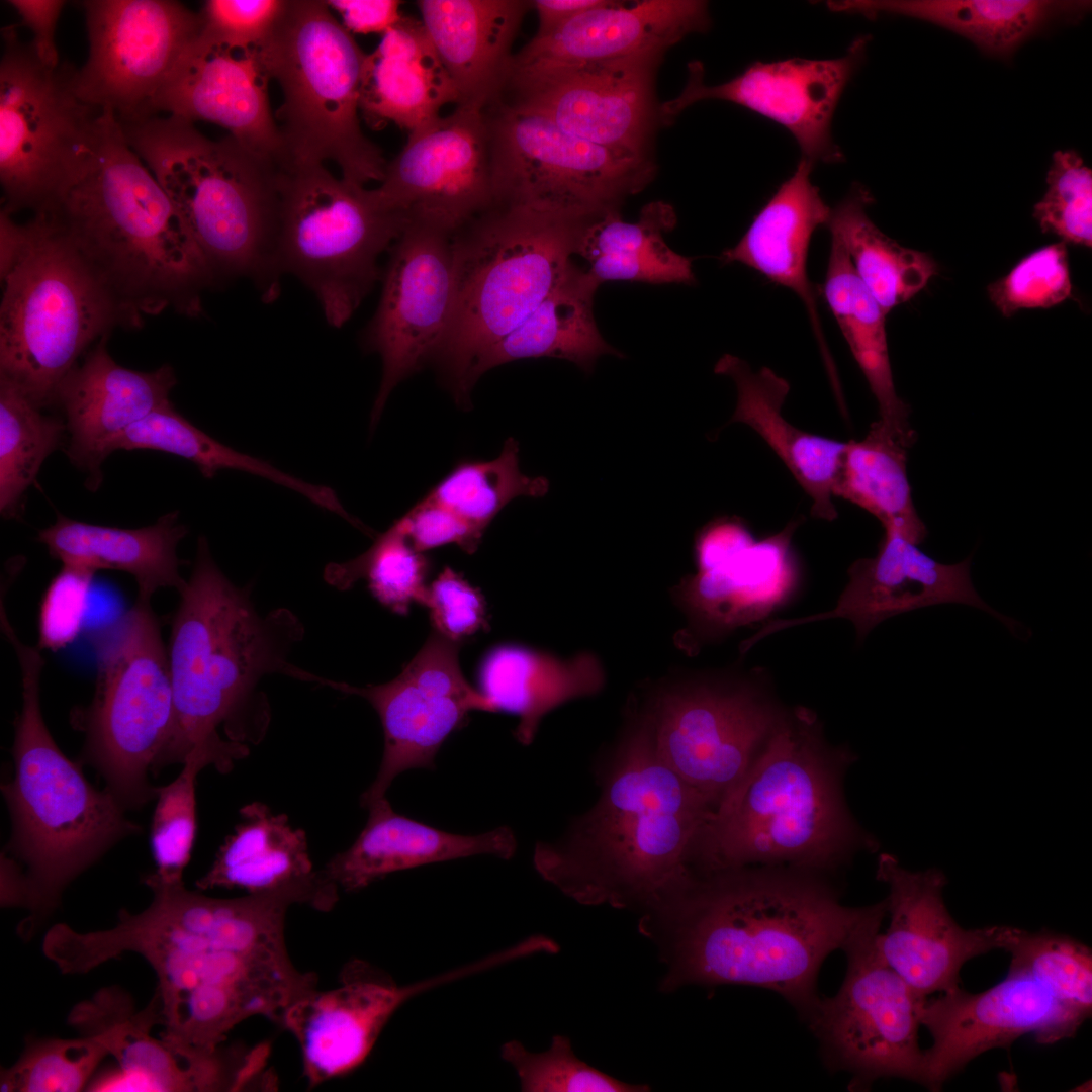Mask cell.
Listing matches in <instances>:
<instances>
[{
    "instance_id": "cell-1",
    "label": "cell",
    "mask_w": 1092,
    "mask_h": 1092,
    "mask_svg": "<svg viewBox=\"0 0 1092 1092\" xmlns=\"http://www.w3.org/2000/svg\"><path fill=\"white\" fill-rule=\"evenodd\" d=\"M144 883L153 894L146 909L120 911L109 929L64 927L58 954L72 975L125 952L145 959L158 979L161 1037L178 1050L215 1053L244 1020L264 1016L281 1024L293 1003L316 990V975L294 966L285 942L289 907L308 905L302 893L219 899L155 873Z\"/></svg>"
},
{
    "instance_id": "cell-2",
    "label": "cell",
    "mask_w": 1092,
    "mask_h": 1092,
    "mask_svg": "<svg viewBox=\"0 0 1092 1092\" xmlns=\"http://www.w3.org/2000/svg\"><path fill=\"white\" fill-rule=\"evenodd\" d=\"M886 914V900L845 906L802 872L741 868L696 876L647 910L639 929L666 965L662 991L757 986L783 996L806 1019L820 999L823 961Z\"/></svg>"
},
{
    "instance_id": "cell-3",
    "label": "cell",
    "mask_w": 1092,
    "mask_h": 1092,
    "mask_svg": "<svg viewBox=\"0 0 1092 1092\" xmlns=\"http://www.w3.org/2000/svg\"><path fill=\"white\" fill-rule=\"evenodd\" d=\"M39 211L66 232L125 326L139 327L167 309L201 313L202 292L216 277L111 112L96 116L63 186Z\"/></svg>"
},
{
    "instance_id": "cell-4",
    "label": "cell",
    "mask_w": 1092,
    "mask_h": 1092,
    "mask_svg": "<svg viewBox=\"0 0 1092 1092\" xmlns=\"http://www.w3.org/2000/svg\"><path fill=\"white\" fill-rule=\"evenodd\" d=\"M713 807L655 752L648 718L628 737L596 806L534 864L583 904L647 910L688 885Z\"/></svg>"
},
{
    "instance_id": "cell-5",
    "label": "cell",
    "mask_w": 1092,
    "mask_h": 1092,
    "mask_svg": "<svg viewBox=\"0 0 1092 1092\" xmlns=\"http://www.w3.org/2000/svg\"><path fill=\"white\" fill-rule=\"evenodd\" d=\"M1 631L13 647L21 676L15 721L14 776L1 790L11 835L1 856V903L30 914L29 938L58 907L65 888L113 845L141 832L106 790H97L51 735L40 708V649L23 643L10 621Z\"/></svg>"
},
{
    "instance_id": "cell-6",
    "label": "cell",
    "mask_w": 1092,
    "mask_h": 1092,
    "mask_svg": "<svg viewBox=\"0 0 1092 1092\" xmlns=\"http://www.w3.org/2000/svg\"><path fill=\"white\" fill-rule=\"evenodd\" d=\"M179 594L168 645L174 719L153 764L155 775L184 763L198 747L239 742L236 718L265 675L318 679L287 660L293 644L302 639L298 618L287 609L261 616L248 592L233 584L216 565L203 536L190 578Z\"/></svg>"
},
{
    "instance_id": "cell-7",
    "label": "cell",
    "mask_w": 1092,
    "mask_h": 1092,
    "mask_svg": "<svg viewBox=\"0 0 1092 1092\" xmlns=\"http://www.w3.org/2000/svg\"><path fill=\"white\" fill-rule=\"evenodd\" d=\"M856 833L823 750L815 716L781 715L750 767L707 820L695 848L705 874L762 863L797 869L834 866Z\"/></svg>"
},
{
    "instance_id": "cell-8",
    "label": "cell",
    "mask_w": 1092,
    "mask_h": 1092,
    "mask_svg": "<svg viewBox=\"0 0 1092 1092\" xmlns=\"http://www.w3.org/2000/svg\"><path fill=\"white\" fill-rule=\"evenodd\" d=\"M587 220L494 204L452 236L454 307L433 362L456 403L469 404L486 352L565 278Z\"/></svg>"
},
{
    "instance_id": "cell-9",
    "label": "cell",
    "mask_w": 1092,
    "mask_h": 1092,
    "mask_svg": "<svg viewBox=\"0 0 1092 1092\" xmlns=\"http://www.w3.org/2000/svg\"><path fill=\"white\" fill-rule=\"evenodd\" d=\"M0 240V377L43 408L85 349L124 318L47 212L25 223L3 215Z\"/></svg>"
},
{
    "instance_id": "cell-10",
    "label": "cell",
    "mask_w": 1092,
    "mask_h": 1092,
    "mask_svg": "<svg viewBox=\"0 0 1092 1092\" xmlns=\"http://www.w3.org/2000/svg\"><path fill=\"white\" fill-rule=\"evenodd\" d=\"M120 125L215 277H249L265 297L276 296L279 163L259 158L230 134L210 140L194 123L171 115Z\"/></svg>"
},
{
    "instance_id": "cell-11",
    "label": "cell",
    "mask_w": 1092,
    "mask_h": 1092,
    "mask_svg": "<svg viewBox=\"0 0 1092 1092\" xmlns=\"http://www.w3.org/2000/svg\"><path fill=\"white\" fill-rule=\"evenodd\" d=\"M260 51L282 92L275 121L283 161H331L349 182L380 183L388 162L363 133L359 118L366 54L326 1L286 0Z\"/></svg>"
},
{
    "instance_id": "cell-12",
    "label": "cell",
    "mask_w": 1092,
    "mask_h": 1092,
    "mask_svg": "<svg viewBox=\"0 0 1092 1092\" xmlns=\"http://www.w3.org/2000/svg\"><path fill=\"white\" fill-rule=\"evenodd\" d=\"M96 682L91 703L71 714L85 736L82 762L96 769L124 809L156 799L149 772L174 719L168 647L151 601L134 605L94 640Z\"/></svg>"
},
{
    "instance_id": "cell-13",
    "label": "cell",
    "mask_w": 1092,
    "mask_h": 1092,
    "mask_svg": "<svg viewBox=\"0 0 1092 1092\" xmlns=\"http://www.w3.org/2000/svg\"><path fill=\"white\" fill-rule=\"evenodd\" d=\"M276 260L316 296L326 320L343 326L380 277L379 257L406 228L371 189L325 164L282 162L276 171Z\"/></svg>"
},
{
    "instance_id": "cell-14",
    "label": "cell",
    "mask_w": 1092,
    "mask_h": 1092,
    "mask_svg": "<svg viewBox=\"0 0 1092 1092\" xmlns=\"http://www.w3.org/2000/svg\"><path fill=\"white\" fill-rule=\"evenodd\" d=\"M494 204L590 219L640 191L653 167L645 155L571 135L529 107L495 101L484 108Z\"/></svg>"
},
{
    "instance_id": "cell-15",
    "label": "cell",
    "mask_w": 1092,
    "mask_h": 1092,
    "mask_svg": "<svg viewBox=\"0 0 1092 1092\" xmlns=\"http://www.w3.org/2000/svg\"><path fill=\"white\" fill-rule=\"evenodd\" d=\"M17 27L2 28L0 61L1 210L11 215L54 199L100 112L77 95L76 68L43 65Z\"/></svg>"
},
{
    "instance_id": "cell-16",
    "label": "cell",
    "mask_w": 1092,
    "mask_h": 1092,
    "mask_svg": "<svg viewBox=\"0 0 1092 1092\" xmlns=\"http://www.w3.org/2000/svg\"><path fill=\"white\" fill-rule=\"evenodd\" d=\"M881 924L867 926L845 945L841 987L832 997H820L805 1019L827 1065L849 1073L858 1089L881 1078L919 1084L922 1078L918 1030L925 998L884 960L878 947Z\"/></svg>"
},
{
    "instance_id": "cell-17",
    "label": "cell",
    "mask_w": 1092,
    "mask_h": 1092,
    "mask_svg": "<svg viewBox=\"0 0 1092 1092\" xmlns=\"http://www.w3.org/2000/svg\"><path fill=\"white\" fill-rule=\"evenodd\" d=\"M82 6L89 53L73 76L77 95L120 124L155 116L160 89L200 33L199 12L173 0H87Z\"/></svg>"
},
{
    "instance_id": "cell-18",
    "label": "cell",
    "mask_w": 1092,
    "mask_h": 1092,
    "mask_svg": "<svg viewBox=\"0 0 1092 1092\" xmlns=\"http://www.w3.org/2000/svg\"><path fill=\"white\" fill-rule=\"evenodd\" d=\"M780 717L751 684L699 679L663 691L648 720L658 757L715 809Z\"/></svg>"
},
{
    "instance_id": "cell-19",
    "label": "cell",
    "mask_w": 1092,
    "mask_h": 1092,
    "mask_svg": "<svg viewBox=\"0 0 1092 1092\" xmlns=\"http://www.w3.org/2000/svg\"><path fill=\"white\" fill-rule=\"evenodd\" d=\"M371 193L406 226L449 236L486 211L494 205V187L484 108L458 104L410 132Z\"/></svg>"
},
{
    "instance_id": "cell-20",
    "label": "cell",
    "mask_w": 1092,
    "mask_h": 1092,
    "mask_svg": "<svg viewBox=\"0 0 1092 1092\" xmlns=\"http://www.w3.org/2000/svg\"><path fill=\"white\" fill-rule=\"evenodd\" d=\"M458 653V642L433 630L415 657L388 682L354 687L327 679L325 686L366 699L382 724L383 756L375 780L361 796L363 807L385 797L399 774L434 769L440 747L467 723L470 712H494L463 676Z\"/></svg>"
},
{
    "instance_id": "cell-21",
    "label": "cell",
    "mask_w": 1092,
    "mask_h": 1092,
    "mask_svg": "<svg viewBox=\"0 0 1092 1092\" xmlns=\"http://www.w3.org/2000/svg\"><path fill=\"white\" fill-rule=\"evenodd\" d=\"M68 1021L82 1035L100 1041L116 1060L118 1080L108 1090L248 1091L262 1088L265 1081L267 1057L258 1044L190 1054L154 1037L152 1029L161 1024L156 994L138 1010L123 990L104 988L77 1004Z\"/></svg>"
},
{
    "instance_id": "cell-22",
    "label": "cell",
    "mask_w": 1092,
    "mask_h": 1092,
    "mask_svg": "<svg viewBox=\"0 0 1092 1092\" xmlns=\"http://www.w3.org/2000/svg\"><path fill=\"white\" fill-rule=\"evenodd\" d=\"M453 307L452 236L406 226L389 249L380 300L365 333L366 347L382 361L372 427L391 391L433 362L446 338Z\"/></svg>"
},
{
    "instance_id": "cell-23",
    "label": "cell",
    "mask_w": 1092,
    "mask_h": 1092,
    "mask_svg": "<svg viewBox=\"0 0 1092 1092\" xmlns=\"http://www.w3.org/2000/svg\"><path fill=\"white\" fill-rule=\"evenodd\" d=\"M920 1025L932 1036L923 1051L921 1085L931 1091L969 1062L995 1048H1009L1025 1034L1041 1044L1074 1036L1086 1020L1021 970L1009 968L1001 982L980 993L959 987L925 998Z\"/></svg>"
},
{
    "instance_id": "cell-24",
    "label": "cell",
    "mask_w": 1092,
    "mask_h": 1092,
    "mask_svg": "<svg viewBox=\"0 0 1092 1092\" xmlns=\"http://www.w3.org/2000/svg\"><path fill=\"white\" fill-rule=\"evenodd\" d=\"M869 40L868 35L858 36L843 56L835 59L755 62L731 80L712 86L704 82L702 64L690 63L686 86L661 106L660 116L671 119L702 100L732 102L787 129L802 158L811 163L840 162L843 154L832 139V118L864 58Z\"/></svg>"
},
{
    "instance_id": "cell-25",
    "label": "cell",
    "mask_w": 1092,
    "mask_h": 1092,
    "mask_svg": "<svg viewBox=\"0 0 1092 1092\" xmlns=\"http://www.w3.org/2000/svg\"><path fill=\"white\" fill-rule=\"evenodd\" d=\"M877 879L888 886L890 924L878 936L888 965L921 997L960 986V971L971 959L1000 949L1003 926L966 929L948 912L938 869L913 872L888 853L879 856Z\"/></svg>"
},
{
    "instance_id": "cell-26",
    "label": "cell",
    "mask_w": 1092,
    "mask_h": 1092,
    "mask_svg": "<svg viewBox=\"0 0 1092 1092\" xmlns=\"http://www.w3.org/2000/svg\"><path fill=\"white\" fill-rule=\"evenodd\" d=\"M476 971L473 964L419 984L398 986L364 961L349 962L338 987L314 990L300 998L286 1010L281 1022L299 1045L308 1087L361 1065L390 1017L411 997Z\"/></svg>"
},
{
    "instance_id": "cell-27",
    "label": "cell",
    "mask_w": 1092,
    "mask_h": 1092,
    "mask_svg": "<svg viewBox=\"0 0 1092 1092\" xmlns=\"http://www.w3.org/2000/svg\"><path fill=\"white\" fill-rule=\"evenodd\" d=\"M709 23L704 1H610L548 34L535 35L513 55L505 85L587 66L660 61L668 48Z\"/></svg>"
},
{
    "instance_id": "cell-28",
    "label": "cell",
    "mask_w": 1092,
    "mask_h": 1092,
    "mask_svg": "<svg viewBox=\"0 0 1092 1092\" xmlns=\"http://www.w3.org/2000/svg\"><path fill=\"white\" fill-rule=\"evenodd\" d=\"M657 63L635 60L553 73L509 85L497 100L538 111L586 142L644 155L654 118Z\"/></svg>"
},
{
    "instance_id": "cell-29",
    "label": "cell",
    "mask_w": 1092,
    "mask_h": 1092,
    "mask_svg": "<svg viewBox=\"0 0 1092 1092\" xmlns=\"http://www.w3.org/2000/svg\"><path fill=\"white\" fill-rule=\"evenodd\" d=\"M269 73L260 49H235L198 36L160 89L154 113L194 123L208 121L261 159L284 160L268 98Z\"/></svg>"
},
{
    "instance_id": "cell-30",
    "label": "cell",
    "mask_w": 1092,
    "mask_h": 1092,
    "mask_svg": "<svg viewBox=\"0 0 1092 1092\" xmlns=\"http://www.w3.org/2000/svg\"><path fill=\"white\" fill-rule=\"evenodd\" d=\"M970 563L971 557L954 564L940 563L898 531L885 529L877 554L860 558L849 567V581L833 609L804 618L774 620L751 636L750 642L755 644L792 626L834 618L851 621L861 641L890 617L945 603L980 608L1013 630L1015 623L978 595L971 580Z\"/></svg>"
},
{
    "instance_id": "cell-31",
    "label": "cell",
    "mask_w": 1092,
    "mask_h": 1092,
    "mask_svg": "<svg viewBox=\"0 0 1092 1092\" xmlns=\"http://www.w3.org/2000/svg\"><path fill=\"white\" fill-rule=\"evenodd\" d=\"M100 339L84 361L63 379L56 393L65 415L69 444L66 453L89 473L92 489L101 482V464L112 442L129 427L169 401L176 384L173 369L142 372L117 364Z\"/></svg>"
},
{
    "instance_id": "cell-32",
    "label": "cell",
    "mask_w": 1092,
    "mask_h": 1092,
    "mask_svg": "<svg viewBox=\"0 0 1092 1092\" xmlns=\"http://www.w3.org/2000/svg\"><path fill=\"white\" fill-rule=\"evenodd\" d=\"M798 525L752 541L715 566L698 570L676 588V599L692 627L713 638L756 622L794 595L799 573L791 550Z\"/></svg>"
},
{
    "instance_id": "cell-33",
    "label": "cell",
    "mask_w": 1092,
    "mask_h": 1092,
    "mask_svg": "<svg viewBox=\"0 0 1092 1092\" xmlns=\"http://www.w3.org/2000/svg\"><path fill=\"white\" fill-rule=\"evenodd\" d=\"M240 815L242 821L196 881L197 888H238L248 894L292 890L306 895L310 907L331 910L340 890L313 869L305 832L260 802L245 805Z\"/></svg>"
},
{
    "instance_id": "cell-34",
    "label": "cell",
    "mask_w": 1092,
    "mask_h": 1092,
    "mask_svg": "<svg viewBox=\"0 0 1092 1092\" xmlns=\"http://www.w3.org/2000/svg\"><path fill=\"white\" fill-rule=\"evenodd\" d=\"M416 3L421 21L458 90V104L485 108L494 102L506 82L514 39L532 2L420 0Z\"/></svg>"
},
{
    "instance_id": "cell-35",
    "label": "cell",
    "mask_w": 1092,
    "mask_h": 1092,
    "mask_svg": "<svg viewBox=\"0 0 1092 1092\" xmlns=\"http://www.w3.org/2000/svg\"><path fill=\"white\" fill-rule=\"evenodd\" d=\"M364 829L322 869L344 892L359 891L394 872L478 854L509 859L516 839L508 827L477 835L449 833L396 813L386 797L368 807Z\"/></svg>"
},
{
    "instance_id": "cell-36",
    "label": "cell",
    "mask_w": 1092,
    "mask_h": 1092,
    "mask_svg": "<svg viewBox=\"0 0 1092 1092\" xmlns=\"http://www.w3.org/2000/svg\"><path fill=\"white\" fill-rule=\"evenodd\" d=\"M459 103V93L421 20L402 18L366 54L360 87V115L380 129L389 123L410 132Z\"/></svg>"
},
{
    "instance_id": "cell-37",
    "label": "cell",
    "mask_w": 1092,
    "mask_h": 1092,
    "mask_svg": "<svg viewBox=\"0 0 1092 1092\" xmlns=\"http://www.w3.org/2000/svg\"><path fill=\"white\" fill-rule=\"evenodd\" d=\"M813 166L804 158L799 161L793 174L756 214L740 241L725 250L721 259L724 263L738 262L751 267L795 292L805 304L829 366L816 293L806 268L812 235L818 226L827 224L831 212L811 181Z\"/></svg>"
},
{
    "instance_id": "cell-38",
    "label": "cell",
    "mask_w": 1092,
    "mask_h": 1092,
    "mask_svg": "<svg viewBox=\"0 0 1092 1092\" xmlns=\"http://www.w3.org/2000/svg\"><path fill=\"white\" fill-rule=\"evenodd\" d=\"M714 371L730 377L736 386L737 402L730 423L748 425L766 442L812 499L814 517L834 520L833 484L846 442L791 425L782 415L790 384L771 369L753 371L746 361L725 354Z\"/></svg>"
},
{
    "instance_id": "cell-39",
    "label": "cell",
    "mask_w": 1092,
    "mask_h": 1092,
    "mask_svg": "<svg viewBox=\"0 0 1092 1092\" xmlns=\"http://www.w3.org/2000/svg\"><path fill=\"white\" fill-rule=\"evenodd\" d=\"M186 534L177 511L138 529L89 524L58 514L53 525L38 532L37 541L62 564L130 574L138 584V597L151 600L160 588L173 587L179 593L185 586L177 546Z\"/></svg>"
},
{
    "instance_id": "cell-40",
    "label": "cell",
    "mask_w": 1092,
    "mask_h": 1092,
    "mask_svg": "<svg viewBox=\"0 0 1092 1092\" xmlns=\"http://www.w3.org/2000/svg\"><path fill=\"white\" fill-rule=\"evenodd\" d=\"M478 684L494 712L519 717L515 737L527 745L545 714L569 700L597 693L604 684V670L590 653L560 659L508 644L486 654L479 667Z\"/></svg>"
},
{
    "instance_id": "cell-41",
    "label": "cell",
    "mask_w": 1092,
    "mask_h": 1092,
    "mask_svg": "<svg viewBox=\"0 0 1092 1092\" xmlns=\"http://www.w3.org/2000/svg\"><path fill=\"white\" fill-rule=\"evenodd\" d=\"M1086 1L1046 0H856L829 1L836 12L866 17L894 14L916 18L953 31L983 52L1007 58L1053 19L1081 15Z\"/></svg>"
},
{
    "instance_id": "cell-42",
    "label": "cell",
    "mask_w": 1092,
    "mask_h": 1092,
    "mask_svg": "<svg viewBox=\"0 0 1092 1092\" xmlns=\"http://www.w3.org/2000/svg\"><path fill=\"white\" fill-rule=\"evenodd\" d=\"M599 286L587 271L573 265L541 304L486 352L477 367V379L491 368L520 359L559 358L592 372L603 355L623 357L597 327L593 307Z\"/></svg>"
},
{
    "instance_id": "cell-43",
    "label": "cell",
    "mask_w": 1092,
    "mask_h": 1092,
    "mask_svg": "<svg viewBox=\"0 0 1092 1092\" xmlns=\"http://www.w3.org/2000/svg\"><path fill=\"white\" fill-rule=\"evenodd\" d=\"M675 222L673 207L663 201L645 205L634 222L621 219L617 210L608 211L586 221L575 254L587 261L586 271L600 284H693V258L677 254L664 240Z\"/></svg>"
},
{
    "instance_id": "cell-44",
    "label": "cell",
    "mask_w": 1092,
    "mask_h": 1092,
    "mask_svg": "<svg viewBox=\"0 0 1092 1092\" xmlns=\"http://www.w3.org/2000/svg\"><path fill=\"white\" fill-rule=\"evenodd\" d=\"M823 295L877 400L879 420L910 448L916 433L909 422V405L895 389L886 313L858 278L844 246L832 236Z\"/></svg>"
},
{
    "instance_id": "cell-45",
    "label": "cell",
    "mask_w": 1092,
    "mask_h": 1092,
    "mask_svg": "<svg viewBox=\"0 0 1092 1092\" xmlns=\"http://www.w3.org/2000/svg\"><path fill=\"white\" fill-rule=\"evenodd\" d=\"M908 449L882 421H875L863 439L846 442L833 495L855 504L875 516L884 529L896 530L919 545L927 529L913 504Z\"/></svg>"
},
{
    "instance_id": "cell-46",
    "label": "cell",
    "mask_w": 1092,
    "mask_h": 1092,
    "mask_svg": "<svg viewBox=\"0 0 1092 1092\" xmlns=\"http://www.w3.org/2000/svg\"><path fill=\"white\" fill-rule=\"evenodd\" d=\"M870 191L858 185L831 209L827 226L844 246L855 273L887 314L910 300L937 273L926 253L905 248L869 217Z\"/></svg>"
},
{
    "instance_id": "cell-47",
    "label": "cell",
    "mask_w": 1092,
    "mask_h": 1092,
    "mask_svg": "<svg viewBox=\"0 0 1092 1092\" xmlns=\"http://www.w3.org/2000/svg\"><path fill=\"white\" fill-rule=\"evenodd\" d=\"M120 449H149L182 457L196 465L206 478L225 469L251 473L300 493L349 523L354 521L330 487L305 482L267 461L225 446L192 425L175 410L170 400L115 439L109 447V454Z\"/></svg>"
},
{
    "instance_id": "cell-48",
    "label": "cell",
    "mask_w": 1092,
    "mask_h": 1092,
    "mask_svg": "<svg viewBox=\"0 0 1092 1092\" xmlns=\"http://www.w3.org/2000/svg\"><path fill=\"white\" fill-rule=\"evenodd\" d=\"M41 410L0 377V512L5 519L19 515L23 494L67 431L64 420Z\"/></svg>"
},
{
    "instance_id": "cell-49",
    "label": "cell",
    "mask_w": 1092,
    "mask_h": 1092,
    "mask_svg": "<svg viewBox=\"0 0 1092 1092\" xmlns=\"http://www.w3.org/2000/svg\"><path fill=\"white\" fill-rule=\"evenodd\" d=\"M548 489L545 477L520 471L519 444L509 438L496 458L459 462L427 495L484 532L512 499L541 497Z\"/></svg>"
},
{
    "instance_id": "cell-50",
    "label": "cell",
    "mask_w": 1092,
    "mask_h": 1092,
    "mask_svg": "<svg viewBox=\"0 0 1092 1092\" xmlns=\"http://www.w3.org/2000/svg\"><path fill=\"white\" fill-rule=\"evenodd\" d=\"M243 758L237 748L201 746L194 749L179 776L170 784L158 787L151 827V846L156 861L155 874L167 882L183 881L196 833L195 781L199 771L214 765L219 771L232 769Z\"/></svg>"
},
{
    "instance_id": "cell-51",
    "label": "cell",
    "mask_w": 1092,
    "mask_h": 1092,
    "mask_svg": "<svg viewBox=\"0 0 1092 1092\" xmlns=\"http://www.w3.org/2000/svg\"><path fill=\"white\" fill-rule=\"evenodd\" d=\"M1009 968L1021 970L1086 1019L1092 1010V952L1084 943L1051 931L1003 926L1001 947Z\"/></svg>"
},
{
    "instance_id": "cell-52",
    "label": "cell",
    "mask_w": 1092,
    "mask_h": 1092,
    "mask_svg": "<svg viewBox=\"0 0 1092 1092\" xmlns=\"http://www.w3.org/2000/svg\"><path fill=\"white\" fill-rule=\"evenodd\" d=\"M429 569V559L413 547L395 522L360 556L328 565L325 578L339 589H347L358 579L366 578L372 595L383 606L405 615L412 603L423 605Z\"/></svg>"
},
{
    "instance_id": "cell-53",
    "label": "cell",
    "mask_w": 1092,
    "mask_h": 1092,
    "mask_svg": "<svg viewBox=\"0 0 1092 1092\" xmlns=\"http://www.w3.org/2000/svg\"><path fill=\"white\" fill-rule=\"evenodd\" d=\"M107 1056V1049L92 1036L29 1039L18 1061L1 1073L0 1090L81 1091Z\"/></svg>"
},
{
    "instance_id": "cell-54",
    "label": "cell",
    "mask_w": 1092,
    "mask_h": 1092,
    "mask_svg": "<svg viewBox=\"0 0 1092 1092\" xmlns=\"http://www.w3.org/2000/svg\"><path fill=\"white\" fill-rule=\"evenodd\" d=\"M502 1058L511 1064L526 1092H644L649 1086L616 1079L581 1061L568 1037L556 1035L550 1048L532 1053L517 1041L502 1046Z\"/></svg>"
},
{
    "instance_id": "cell-55",
    "label": "cell",
    "mask_w": 1092,
    "mask_h": 1092,
    "mask_svg": "<svg viewBox=\"0 0 1092 1092\" xmlns=\"http://www.w3.org/2000/svg\"><path fill=\"white\" fill-rule=\"evenodd\" d=\"M1048 189L1033 208L1043 233L1063 242L1092 246V172L1073 150L1057 151L1046 175Z\"/></svg>"
},
{
    "instance_id": "cell-56",
    "label": "cell",
    "mask_w": 1092,
    "mask_h": 1092,
    "mask_svg": "<svg viewBox=\"0 0 1092 1092\" xmlns=\"http://www.w3.org/2000/svg\"><path fill=\"white\" fill-rule=\"evenodd\" d=\"M987 291L1006 317L1020 309L1048 308L1070 298L1072 282L1066 243H1054L1025 256L1008 274L991 283Z\"/></svg>"
},
{
    "instance_id": "cell-57",
    "label": "cell",
    "mask_w": 1092,
    "mask_h": 1092,
    "mask_svg": "<svg viewBox=\"0 0 1092 1092\" xmlns=\"http://www.w3.org/2000/svg\"><path fill=\"white\" fill-rule=\"evenodd\" d=\"M286 0H207L198 37L235 49H260L273 32Z\"/></svg>"
},
{
    "instance_id": "cell-58",
    "label": "cell",
    "mask_w": 1092,
    "mask_h": 1092,
    "mask_svg": "<svg viewBox=\"0 0 1092 1092\" xmlns=\"http://www.w3.org/2000/svg\"><path fill=\"white\" fill-rule=\"evenodd\" d=\"M48 585L39 608V649L58 651L79 636L87 609L94 571L68 564Z\"/></svg>"
},
{
    "instance_id": "cell-59",
    "label": "cell",
    "mask_w": 1092,
    "mask_h": 1092,
    "mask_svg": "<svg viewBox=\"0 0 1092 1092\" xmlns=\"http://www.w3.org/2000/svg\"><path fill=\"white\" fill-rule=\"evenodd\" d=\"M423 605L434 630L452 641L459 643L487 627L483 597L450 567L427 587Z\"/></svg>"
},
{
    "instance_id": "cell-60",
    "label": "cell",
    "mask_w": 1092,
    "mask_h": 1092,
    "mask_svg": "<svg viewBox=\"0 0 1092 1092\" xmlns=\"http://www.w3.org/2000/svg\"><path fill=\"white\" fill-rule=\"evenodd\" d=\"M413 547L422 552L456 544L468 554L476 551L483 531L426 495L396 521Z\"/></svg>"
},
{
    "instance_id": "cell-61",
    "label": "cell",
    "mask_w": 1092,
    "mask_h": 1092,
    "mask_svg": "<svg viewBox=\"0 0 1092 1092\" xmlns=\"http://www.w3.org/2000/svg\"><path fill=\"white\" fill-rule=\"evenodd\" d=\"M18 13L21 23L30 29L29 41L39 61L52 68L60 66L56 44V27L63 8L64 0H9L7 1Z\"/></svg>"
},
{
    "instance_id": "cell-62",
    "label": "cell",
    "mask_w": 1092,
    "mask_h": 1092,
    "mask_svg": "<svg viewBox=\"0 0 1092 1092\" xmlns=\"http://www.w3.org/2000/svg\"><path fill=\"white\" fill-rule=\"evenodd\" d=\"M327 5L338 12L342 25L350 33H384L401 18L397 0H328Z\"/></svg>"
},
{
    "instance_id": "cell-63",
    "label": "cell",
    "mask_w": 1092,
    "mask_h": 1092,
    "mask_svg": "<svg viewBox=\"0 0 1092 1092\" xmlns=\"http://www.w3.org/2000/svg\"><path fill=\"white\" fill-rule=\"evenodd\" d=\"M754 541L747 528L735 519H719L703 529L696 542L698 570L715 566Z\"/></svg>"
},
{
    "instance_id": "cell-64",
    "label": "cell",
    "mask_w": 1092,
    "mask_h": 1092,
    "mask_svg": "<svg viewBox=\"0 0 1092 1092\" xmlns=\"http://www.w3.org/2000/svg\"><path fill=\"white\" fill-rule=\"evenodd\" d=\"M609 0H536L532 2L538 15L535 35H545L578 15L608 4Z\"/></svg>"
}]
</instances>
